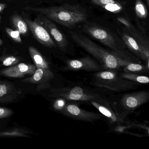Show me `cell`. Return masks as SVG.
<instances>
[{
	"instance_id": "cell-1",
	"label": "cell",
	"mask_w": 149,
	"mask_h": 149,
	"mask_svg": "<svg viewBox=\"0 0 149 149\" xmlns=\"http://www.w3.org/2000/svg\"><path fill=\"white\" fill-rule=\"evenodd\" d=\"M69 33L72 41L97 60L103 70L120 71L131 63H141L135 56L122 54L104 48L80 32L70 31Z\"/></svg>"
},
{
	"instance_id": "cell-2",
	"label": "cell",
	"mask_w": 149,
	"mask_h": 149,
	"mask_svg": "<svg viewBox=\"0 0 149 149\" xmlns=\"http://www.w3.org/2000/svg\"><path fill=\"white\" fill-rule=\"evenodd\" d=\"M27 11L39 13L52 21L69 29H73L89 20L90 12L79 4L65 2L63 5L48 7H26Z\"/></svg>"
},
{
	"instance_id": "cell-3",
	"label": "cell",
	"mask_w": 149,
	"mask_h": 149,
	"mask_svg": "<svg viewBox=\"0 0 149 149\" xmlns=\"http://www.w3.org/2000/svg\"><path fill=\"white\" fill-rule=\"evenodd\" d=\"M81 31L109 47L117 53L127 55H133L126 50L123 42L118 34L110 29L95 22L88 21L82 24Z\"/></svg>"
},
{
	"instance_id": "cell-4",
	"label": "cell",
	"mask_w": 149,
	"mask_h": 149,
	"mask_svg": "<svg viewBox=\"0 0 149 149\" xmlns=\"http://www.w3.org/2000/svg\"><path fill=\"white\" fill-rule=\"evenodd\" d=\"M119 71L102 70L92 74V83L98 88L116 92H125L137 88L139 84L128 81L121 77Z\"/></svg>"
},
{
	"instance_id": "cell-5",
	"label": "cell",
	"mask_w": 149,
	"mask_h": 149,
	"mask_svg": "<svg viewBox=\"0 0 149 149\" xmlns=\"http://www.w3.org/2000/svg\"><path fill=\"white\" fill-rule=\"evenodd\" d=\"M149 100V91H140L124 94L116 105L112 106L118 116L124 120L126 116L148 102Z\"/></svg>"
},
{
	"instance_id": "cell-6",
	"label": "cell",
	"mask_w": 149,
	"mask_h": 149,
	"mask_svg": "<svg viewBox=\"0 0 149 149\" xmlns=\"http://www.w3.org/2000/svg\"><path fill=\"white\" fill-rule=\"evenodd\" d=\"M49 96L55 98H62L67 101L90 102L94 100L104 99L97 93L79 86L51 89Z\"/></svg>"
},
{
	"instance_id": "cell-7",
	"label": "cell",
	"mask_w": 149,
	"mask_h": 149,
	"mask_svg": "<svg viewBox=\"0 0 149 149\" xmlns=\"http://www.w3.org/2000/svg\"><path fill=\"white\" fill-rule=\"evenodd\" d=\"M38 18L40 22L47 29L52 39L54 40L58 48L64 53L73 55L74 52L73 50V44L68 37L61 32L54 23L48 18L42 15L38 16Z\"/></svg>"
},
{
	"instance_id": "cell-8",
	"label": "cell",
	"mask_w": 149,
	"mask_h": 149,
	"mask_svg": "<svg viewBox=\"0 0 149 149\" xmlns=\"http://www.w3.org/2000/svg\"><path fill=\"white\" fill-rule=\"evenodd\" d=\"M117 33L126 48L139 60L144 61L146 65L149 67V46L143 45L137 41L123 27L121 29H117Z\"/></svg>"
},
{
	"instance_id": "cell-9",
	"label": "cell",
	"mask_w": 149,
	"mask_h": 149,
	"mask_svg": "<svg viewBox=\"0 0 149 149\" xmlns=\"http://www.w3.org/2000/svg\"><path fill=\"white\" fill-rule=\"evenodd\" d=\"M61 112L70 118L89 123H93L104 118L100 112L88 111L72 103H67Z\"/></svg>"
},
{
	"instance_id": "cell-10",
	"label": "cell",
	"mask_w": 149,
	"mask_h": 149,
	"mask_svg": "<svg viewBox=\"0 0 149 149\" xmlns=\"http://www.w3.org/2000/svg\"><path fill=\"white\" fill-rule=\"evenodd\" d=\"M65 63V66L62 69L64 71L84 70L96 72L103 70L97 61L88 56L78 59L67 60Z\"/></svg>"
},
{
	"instance_id": "cell-11",
	"label": "cell",
	"mask_w": 149,
	"mask_h": 149,
	"mask_svg": "<svg viewBox=\"0 0 149 149\" xmlns=\"http://www.w3.org/2000/svg\"><path fill=\"white\" fill-rule=\"evenodd\" d=\"M25 20L34 37L39 42L48 47H56L54 41L40 21L31 20L27 17H25Z\"/></svg>"
},
{
	"instance_id": "cell-12",
	"label": "cell",
	"mask_w": 149,
	"mask_h": 149,
	"mask_svg": "<svg viewBox=\"0 0 149 149\" xmlns=\"http://www.w3.org/2000/svg\"><path fill=\"white\" fill-rule=\"evenodd\" d=\"M54 77V73H49L42 69L36 68L33 75L23 79L22 82L26 83L38 84L36 90L40 91L50 88L51 87L49 82Z\"/></svg>"
},
{
	"instance_id": "cell-13",
	"label": "cell",
	"mask_w": 149,
	"mask_h": 149,
	"mask_svg": "<svg viewBox=\"0 0 149 149\" xmlns=\"http://www.w3.org/2000/svg\"><path fill=\"white\" fill-rule=\"evenodd\" d=\"M36 69L35 65L20 63L2 70L0 71V74L6 77H22L27 75H32Z\"/></svg>"
},
{
	"instance_id": "cell-14",
	"label": "cell",
	"mask_w": 149,
	"mask_h": 149,
	"mask_svg": "<svg viewBox=\"0 0 149 149\" xmlns=\"http://www.w3.org/2000/svg\"><path fill=\"white\" fill-rule=\"evenodd\" d=\"M117 22L122 26L139 43L149 46V40L146 36L135 26L129 17L124 15H118L116 18Z\"/></svg>"
},
{
	"instance_id": "cell-15",
	"label": "cell",
	"mask_w": 149,
	"mask_h": 149,
	"mask_svg": "<svg viewBox=\"0 0 149 149\" xmlns=\"http://www.w3.org/2000/svg\"><path fill=\"white\" fill-rule=\"evenodd\" d=\"M22 94L20 88L8 81H0V103L13 102Z\"/></svg>"
},
{
	"instance_id": "cell-16",
	"label": "cell",
	"mask_w": 149,
	"mask_h": 149,
	"mask_svg": "<svg viewBox=\"0 0 149 149\" xmlns=\"http://www.w3.org/2000/svg\"><path fill=\"white\" fill-rule=\"evenodd\" d=\"M91 104L99 111L104 116L107 118L111 123H120L124 120L121 119L115 111H113V106L105 99L94 100L90 102Z\"/></svg>"
},
{
	"instance_id": "cell-17",
	"label": "cell",
	"mask_w": 149,
	"mask_h": 149,
	"mask_svg": "<svg viewBox=\"0 0 149 149\" xmlns=\"http://www.w3.org/2000/svg\"><path fill=\"white\" fill-rule=\"evenodd\" d=\"M30 56L34 63L36 68H40L47 72L53 73L48 62L35 48L30 46L29 48Z\"/></svg>"
},
{
	"instance_id": "cell-18",
	"label": "cell",
	"mask_w": 149,
	"mask_h": 149,
	"mask_svg": "<svg viewBox=\"0 0 149 149\" xmlns=\"http://www.w3.org/2000/svg\"><path fill=\"white\" fill-rule=\"evenodd\" d=\"M122 70L123 72L140 74L143 73H148L149 67L146 64H141V63L132 62L125 65Z\"/></svg>"
},
{
	"instance_id": "cell-19",
	"label": "cell",
	"mask_w": 149,
	"mask_h": 149,
	"mask_svg": "<svg viewBox=\"0 0 149 149\" xmlns=\"http://www.w3.org/2000/svg\"><path fill=\"white\" fill-rule=\"evenodd\" d=\"M134 9L136 20H145L148 18L149 13L147 7L142 0H136Z\"/></svg>"
},
{
	"instance_id": "cell-20",
	"label": "cell",
	"mask_w": 149,
	"mask_h": 149,
	"mask_svg": "<svg viewBox=\"0 0 149 149\" xmlns=\"http://www.w3.org/2000/svg\"><path fill=\"white\" fill-rule=\"evenodd\" d=\"M118 74L121 77L128 81L137 83L139 84H148L149 83V77L146 76L123 71H119Z\"/></svg>"
},
{
	"instance_id": "cell-21",
	"label": "cell",
	"mask_w": 149,
	"mask_h": 149,
	"mask_svg": "<svg viewBox=\"0 0 149 149\" xmlns=\"http://www.w3.org/2000/svg\"><path fill=\"white\" fill-rule=\"evenodd\" d=\"M12 22L16 30H18L20 33L25 35L27 33L28 27L25 21L18 15H15L12 17Z\"/></svg>"
},
{
	"instance_id": "cell-22",
	"label": "cell",
	"mask_w": 149,
	"mask_h": 149,
	"mask_svg": "<svg viewBox=\"0 0 149 149\" xmlns=\"http://www.w3.org/2000/svg\"><path fill=\"white\" fill-rule=\"evenodd\" d=\"M25 131L20 129H14L8 131L0 132V136H26Z\"/></svg>"
},
{
	"instance_id": "cell-23",
	"label": "cell",
	"mask_w": 149,
	"mask_h": 149,
	"mask_svg": "<svg viewBox=\"0 0 149 149\" xmlns=\"http://www.w3.org/2000/svg\"><path fill=\"white\" fill-rule=\"evenodd\" d=\"M19 58L13 56H8L2 58L1 60L2 64L4 66H12L18 64L19 62Z\"/></svg>"
},
{
	"instance_id": "cell-24",
	"label": "cell",
	"mask_w": 149,
	"mask_h": 149,
	"mask_svg": "<svg viewBox=\"0 0 149 149\" xmlns=\"http://www.w3.org/2000/svg\"><path fill=\"white\" fill-rule=\"evenodd\" d=\"M6 30L8 35L14 41L18 43L22 42L20 33L18 30H14L9 28H6Z\"/></svg>"
},
{
	"instance_id": "cell-25",
	"label": "cell",
	"mask_w": 149,
	"mask_h": 149,
	"mask_svg": "<svg viewBox=\"0 0 149 149\" xmlns=\"http://www.w3.org/2000/svg\"><path fill=\"white\" fill-rule=\"evenodd\" d=\"M53 104V107L56 110L61 112L67 104L68 101L62 98H57Z\"/></svg>"
},
{
	"instance_id": "cell-26",
	"label": "cell",
	"mask_w": 149,
	"mask_h": 149,
	"mask_svg": "<svg viewBox=\"0 0 149 149\" xmlns=\"http://www.w3.org/2000/svg\"><path fill=\"white\" fill-rule=\"evenodd\" d=\"M13 111L8 108L0 107V119L6 118L12 116Z\"/></svg>"
},
{
	"instance_id": "cell-27",
	"label": "cell",
	"mask_w": 149,
	"mask_h": 149,
	"mask_svg": "<svg viewBox=\"0 0 149 149\" xmlns=\"http://www.w3.org/2000/svg\"><path fill=\"white\" fill-rule=\"evenodd\" d=\"M6 7V5L4 3H0V13L2 12Z\"/></svg>"
},
{
	"instance_id": "cell-28",
	"label": "cell",
	"mask_w": 149,
	"mask_h": 149,
	"mask_svg": "<svg viewBox=\"0 0 149 149\" xmlns=\"http://www.w3.org/2000/svg\"><path fill=\"white\" fill-rule=\"evenodd\" d=\"M146 6H147V7L149 8V0H146Z\"/></svg>"
},
{
	"instance_id": "cell-29",
	"label": "cell",
	"mask_w": 149,
	"mask_h": 149,
	"mask_svg": "<svg viewBox=\"0 0 149 149\" xmlns=\"http://www.w3.org/2000/svg\"><path fill=\"white\" fill-rule=\"evenodd\" d=\"M2 44H3V42H2V40L0 39V47L2 45Z\"/></svg>"
},
{
	"instance_id": "cell-30",
	"label": "cell",
	"mask_w": 149,
	"mask_h": 149,
	"mask_svg": "<svg viewBox=\"0 0 149 149\" xmlns=\"http://www.w3.org/2000/svg\"><path fill=\"white\" fill-rule=\"evenodd\" d=\"M1 19V16H0V19Z\"/></svg>"
}]
</instances>
